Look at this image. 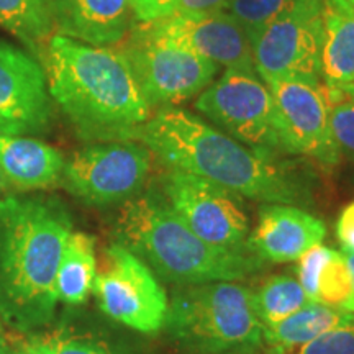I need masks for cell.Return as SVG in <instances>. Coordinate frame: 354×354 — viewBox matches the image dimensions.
I'll return each mask as SVG.
<instances>
[{
  "label": "cell",
  "mask_w": 354,
  "mask_h": 354,
  "mask_svg": "<svg viewBox=\"0 0 354 354\" xmlns=\"http://www.w3.org/2000/svg\"><path fill=\"white\" fill-rule=\"evenodd\" d=\"M162 197L187 227L209 245L245 251L250 220L240 198L203 177L169 171L161 177Z\"/></svg>",
  "instance_id": "12"
},
{
  "label": "cell",
  "mask_w": 354,
  "mask_h": 354,
  "mask_svg": "<svg viewBox=\"0 0 354 354\" xmlns=\"http://www.w3.org/2000/svg\"><path fill=\"white\" fill-rule=\"evenodd\" d=\"M336 236L343 250L354 251V202L348 203L336 221Z\"/></svg>",
  "instance_id": "31"
},
{
  "label": "cell",
  "mask_w": 354,
  "mask_h": 354,
  "mask_svg": "<svg viewBox=\"0 0 354 354\" xmlns=\"http://www.w3.org/2000/svg\"><path fill=\"white\" fill-rule=\"evenodd\" d=\"M97 274L95 240L88 233L73 232L66 243L56 277L59 302L81 305L94 289Z\"/></svg>",
  "instance_id": "19"
},
{
  "label": "cell",
  "mask_w": 354,
  "mask_h": 354,
  "mask_svg": "<svg viewBox=\"0 0 354 354\" xmlns=\"http://www.w3.org/2000/svg\"><path fill=\"white\" fill-rule=\"evenodd\" d=\"M348 7H349V13L354 15V0H348Z\"/></svg>",
  "instance_id": "37"
},
{
  "label": "cell",
  "mask_w": 354,
  "mask_h": 354,
  "mask_svg": "<svg viewBox=\"0 0 354 354\" xmlns=\"http://www.w3.org/2000/svg\"><path fill=\"white\" fill-rule=\"evenodd\" d=\"M0 28L41 57L55 35V0H0Z\"/></svg>",
  "instance_id": "20"
},
{
  "label": "cell",
  "mask_w": 354,
  "mask_h": 354,
  "mask_svg": "<svg viewBox=\"0 0 354 354\" xmlns=\"http://www.w3.org/2000/svg\"><path fill=\"white\" fill-rule=\"evenodd\" d=\"M66 165L59 149L32 136L0 135V169L13 192L56 187Z\"/></svg>",
  "instance_id": "17"
},
{
  "label": "cell",
  "mask_w": 354,
  "mask_h": 354,
  "mask_svg": "<svg viewBox=\"0 0 354 354\" xmlns=\"http://www.w3.org/2000/svg\"><path fill=\"white\" fill-rule=\"evenodd\" d=\"M133 20L130 0H55L56 32L92 46L118 44Z\"/></svg>",
  "instance_id": "16"
},
{
  "label": "cell",
  "mask_w": 354,
  "mask_h": 354,
  "mask_svg": "<svg viewBox=\"0 0 354 354\" xmlns=\"http://www.w3.org/2000/svg\"><path fill=\"white\" fill-rule=\"evenodd\" d=\"M118 141H136L172 171L203 177L238 197L266 203L312 202V177L276 151L240 143L184 109L161 107Z\"/></svg>",
  "instance_id": "1"
},
{
  "label": "cell",
  "mask_w": 354,
  "mask_h": 354,
  "mask_svg": "<svg viewBox=\"0 0 354 354\" xmlns=\"http://www.w3.org/2000/svg\"><path fill=\"white\" fill-rule=\"evenodd\" d=\"M12 189L10 185H8L6 176H3L2 169H0V196H7V194H10Z\"/></svg>",
  "instance_id": "35"
},
{
  "label": "cell",
  "mask_w": 354,
  "mask_h": 354,
  "mask_svg": "<svg viewBox=\"0 0 354 354\" xmlns=\"http://www.w3.org/2000/svg\"><path fill=\"white\" fill-rule=\"evenodd\" d=\"M335 250H330L325 245H315L297 259V281L302 287L308 302H317L318 299V279L328 263ZM318 304V302H317Z\"/></svg>",
  "instance_id": "27"
},
{
  "label": "cell",
  "mask_w": 354,
  "mask_h": 354,
  "mask_svg": "<svg viewBox=\"0 0 354 354\" xmlns=\"http://www.w3.org/2000/svg\"><path fill=\"white\" fill-rule=\"evenodd\" d=\"M272 95L274 123L284 153L333 167L342 151L330 127L325 88L317 76H286L266 84Z\"/></svg>",
  "instance_id": "9"
},
{
  "label": "cell",
  "mask_w": 354,
  "mask_h": 354,
  "mask_svg": "<svg viewBox=\"0 0 354 354\" xmlns=\"http://www.w3.org/2000/svg\"><path fill=\"white\" fill-rule=\"evenodd\" d=\"M13 354H43V353L39 351V349L35 346L32 342H28V343L21 344V346L17 348L15 351H13Z\"/></svg>",
  "instance_id": "34"
},
{
  "label": "cell",
  "mask_w": 354,
  "mask_h": 354,
  "mask_svg": "<svg viewBox=\"0 0 354 354\" xmlns=\"http://www.w3.org/2000/svg\"><path fill=\"white\" fill-rule=\"evenodd\" d=\"M53 117L55 102L38 57L0 39V135H44Z\"/></svg>",
  "instance_id": "13"
},
{
  "label": "cell",
  "mask_w": 354,
  "mask_h": 354,
  "mask_svg": "<svg viewBox=\"0 0 354 354\" xmlns=\"http://www.w3.org/2000/svg\"><path fill=\"white\" fill-rule=\"evenodd\" d=\"M320 81L328 94H354V15L325 0Z\"/></svg>",
  "instance_id": "18"
},
{
  "label": "cell",
  "mask_w": 354,
  "mask_h": 354,
  "mask_svg": "<svg viewBox=\"0 0 354 354\" xmlns=\"http://www.w3.org/2000/svg\"><path fill=\"white\" fill-rule=\"evenodd\" d=\"M117 238L159 276L180 286L246 277L261 269L250 251L209 245L184 223L162 196L143 194L123 203L117 218Z\"/></svg>",
  "instance_id": "4"
},
{
  "label": "cell",
  "mask_w": 354,
  "mask_h": 354,
  "mask_svg": "<svg viewBox=\"0 0 354 354\" xmlns=\"http://www.w3.org/2000/svg\"><path fill=\"white\" fill-rule=\"evenodd\" d=\"M268 354H354V323L326 331L299 346H269Z\"/></svg>",
  "instance_id": "25"
},
{
  "label": "cell",
  "mask_w": 354,
  "mask_h": 354,
  "mask_svg": "<svg viewBox=\"0 0 354 354\" xmlns=\"http://www.w3.org/2000/svg\"><path fill=\"white\" fill-rule=\"evenodd\" d=\"M166 326L203 354L250 353L263 342L253 292L230 281L185 286L169 304Z\"/></svg>",
  "instance_id": "5"
},
{
  "label": "cell",
  "mask_w": 354,
  "mask_h": 354,
  "mask_svg": "<svg viewBox=\"0 0 354 354\" xmlns=\"http://www.w3.org/2000/svg\"><path fill=\"white\" fill-rule=\"evenodd\" d=\"M326 2H328L330 6H333L335 8H338V10L349 12V7H348V0H326Z\"/></svg>",
  "instance_id": "36"
},
{
  "label": "cell",
  "mask_w": 354,
  "mask_h": 354,
  "mask_svg": "<svg viewBox=\"0 0 354 354\" xmlns=\"http://www.w3.org/2000/svg\"><path fill=\"white\" fill-rule=\"evenodd\" d=\"M0 354H13L10 344H8L6 331H3L2 323H0Z\"/></svg>",
  "instance_id": "33"
},
{
  "label": "cell",
  "mask_w": 354,
  "mask_h": 354,
  "mask_svg": "<svg viewBox=\"0 0 354 354\" xmlns=\"http://www.w3.org/2000/svg\"><path fill=\"white\" fill-rule=\"evenodd\" d=\"M326 94L330 127L339 151L354 159V94Z\"/></svg>",
  "instance_id": "26"
},
{
  "label": "cell",
  "mask_w": 354,
  "mask_h": 354,
  "mask_svg": "<svg viewBox=\"0 0 354 354\" xmlns=\"http://www.w3.org/2000/svg\"><path fill=\"white\" fill-rule=\"evenodd\" d=\"M32 343L43 354H115L105 348L104 344L95 342H86V339L71 338V336H37Z\"/></svg>",
  "instance_id": "28"
},
{
  "label": "cell",
  "mask_w": 354,
  "mask_h": 354,
  "mask_svg": "<svg viewBox=\"0 0 354 354\" xmlns=\"http://www.w3.org/2000/svg\"><path fill=\"white\" fill-rule=\"evenodd\" d=\"M354 323V313L308 302L286 320L272 326H264L263 339L269 346H299L339 326Z\"/></svg>",
  "instance_id": "21"
},
{
  "label": "cell",
  "mask_w": 354,
  "mask_h": 354,
  "mask_svg": "<svg viewBox=\"0 0 354 354\" xmlns=\"http://www.w3.org/2000/svg\"><path fill=\"white\" fill-rule=\"evenodd\" d=\"M196 110L243 145L284 153L274 123L272 95L256 73L225 69L198 94Z\"/></svg>",
  "instance_id": "10"
},
{
  "label": "cell",
  "mask_w": 354,
  "mask_h": 354,
  "mask_svg": "<svg viewBox=\"0 0 354 354\" xmlns=\"http://www.w3.org/2000/svg\"><path fill=\"white\" fill-rule=\"evenodd\" d=\"M325 0H294L253 39L256 74L266 84L286 76L320 77Z\"/></svg>",
  "instance_id": "11"
},
{
  "label": "cell",
  "mask_w": 354,
  "mask_h": 354,
  "mask_svg": "<svg viewBox=\"0 0 354 354\" xmlns=\"http://www.w3.org/2000/svg\"><path fill=\"white\" fill-rule=\"evenodd\" d=\"M253 297L256 313L263 326L277 325L308 304L299 281L290 276L268 279Z\"/></svg>",
  "instance_id": "22"
},
{
  "label": "cell",
  "mask_w": 354,
  "mask_h": 354,
  "mask_svg": "<svg viewBox=\"0 0 354 354\" xmlns=\"http://www.w3.org/2000/svg\"><path fill=\"white\" fill-rule=\"evenodd\" d=\"M73 218L61 201L7 194L0 198V320L19 331L48 325Z\"/></svg>",
  "instance_id": "2"
},
{
  "label": "cell",
  "mask_w": 354,
  "mask_h": 354,
  "mask_svg": "<svg viewBox=\"0 0 354 354\" xmlns=\"http://www.w3.org/2000/svg\"><path fill=\"white\" fill-rule=\"evenodd\" d=\"M342 250H343V248H342ZM342 253H343L344 259H346V263H348V266H349V271H351V276H353V284H354V251L343 250ZM348 312H349V313H354V295H353L351 304L348 305Z\"/></svg>",
  "instance_id": "32"
},
{
  "label": "cell",
  "mask_w": 354,
  "mask_h": 354,
  "mask_svg": "<svg viewBox=\"0 0 354 354\" xmlns=\"http://www.w3.org/2000/svg\"><path fill=\"white\" fill-rule=\"evenodd\" d=\"M294 0H230L227 13L243 26L248 37L253 39L269 21H272Z\"/></svg>",
  "instance_id": "24"
},
{
  "label": "cell",
  "mask_w": 354,
  "mask_h": 354,
  "mask_svg": "<svg viewBox=\"0 0 354 354\" xmlns=\"http://www.w3.org/2000/svg\"><path fill=\"white\" fill-rule=\"evenodd\" d=\"M153 153L136 141H95L66 159L61 184L87 205L125 203L143 189Z\"/></svg>",
  "instance_id": "7"
},
{
  "label": "cell",
  "mask_w": 354,
  "mask_h": 354,
  "mask_svg": "<svg viewBox=\"0 0 354 354\" xmlns=\"http://www.w3.org/2000/svg\"><path fill=\"white\" fill-rule=\"evenodd\" d=\"M41 59L53 102L82 140L118 141L153 115L125 56L112 46L55 33Z\"/></svg>",
  "instance_id": "3"
},
{
  "label": "cell",
  "mask_w": 354,
  "mask_h": 354,
  "mask_svg": "<svg viewBox=\"0 0 354 354\" xmlns=\"http://www.w3.org/2000/svg\"><path fill=\"white\" fill-rule=\"evenodd\" d=\"M354 295L353 276L342 251H335L318 279L317 302L348 312Z\"/></svg>",
  "instance_id": "23"
},
{
  "label": "cell",
  "mask_w": 354,
  "mask_h": 354,
  "mask_svg": "<svg viewBox=\"0 0 354 354\" xmlns=\"http://www.w3.org/2000/svg\"><path fill=\"white\" fill-rule=\"evenodd\" d=\"M230 0H176L171 15H197V13L225 12Z\"/></svg>",
  "instance_id": "30"
},
{
  "label": "cell",
  "mask_w": 354,
  "mask_h": 354,
  "mask_svg": "<svg viewBox=\"0 0 354 354\" xmlns=\"http://www.w3.org/2000/svg\"><path fill=\"white\" fill-rule=\"evenodd\" d=\"M143 26L154 37L184 48L218 68L256 73L251 39L227 12L169 15Z\"/></svg>",
  "instance_id": "14"
},
{
  "label": "cell",
  "mask_w": 354,
  "mask_h": 354,
  "mask_svg": "<svg viewBox=\"0 0 354 354\" xmlns=\"http://www.w3.org/2000/svg\"><path fill=\"white\" fill-rule=\"evenodd\" d=\"M176 0H130L133 19L138 24H148L169 17Z\"/></svg>",
  "instance_id": "29"
},
{
  "label": "cell",
  "mask_w": 354,
  "mask_h": 354,
  "mask_svg": "<svg viewBox=\"0 0 354 354\" xmlns=\"http://www.w3.org/2000/svg\"><path fill=\"white\" fill-rule=\"evenodd\" d=\"M233 354H248V353H233Z\"/></svg>",
  "instance_id": "38"
},
{
  "label": "cell",
  "mask_w": 354,
  "mask_h": 354,
  "mask_svg": "<svg viewBox=\"0 0 354 354\" xmlns=\"http://www.w3.org/2000/svg\"><path fill=\"white\" fill-rule=\"evenodd\" d=\"M118 44L151 109L192 99L215 81L220 71L210 61L154 37L143 24L133 25Z\"/></svg>",
  "instance_id": "6"
},
{
  "label": "cell",
  "mask_w": 354,
  "mask_h": 354,
  "mask_svg": "<svg viewBox=\"0 0 354 354\" xmlns=\"http://www.w3.org/2000/svg\"><path fill=\"white\" fill-rule=\"evenodd\" d=\"M325 236V223L315 215L297 205L266 203L261 205L258 225L248 238V248L263 261L287 263L297 261Z\"/></svg>",
  "instance_id": "15"
},
{
  "label": "cell",
  "mask_w": 354,
  "mask_h": 354,
  "mask_svg": "<svg viewBox=\"0 0 354 354\" xmlns=\"http://www.w3.org/2000/svg\"><path fill=\"white\" fill-rule=\"evenodd\" d=\"M92 292L102 312L128 328L151 335L166 326L169 300L165 289L153 269L120 243L105 251Z\"/></svg>",
  "instance_id": "8"
}]
</instances>
